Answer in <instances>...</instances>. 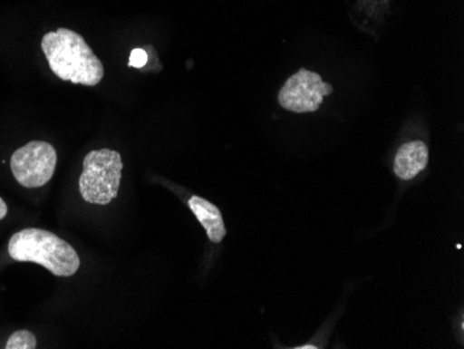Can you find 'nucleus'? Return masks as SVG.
I'll return each instance as SVG.
<instances>
[{
  "instance_id": "nucleus-2",
  "label": "nucleus",
  "mask_w": 464,
  "mask_h": 349,
  "mask_svg": "<svg viewBox=\"0 0 464 349\" xmlns=\"http://www.w3.org/2000/svg\"><path fill=\"white\" fill-rule=\"evenodd\" d=\"M9 255L15 262L41 265L57 277H72L81 265L80 257L69 242L41 228H25L12 236Z\"/></svg>"
},
{
  "instance_id": "nucleus-9",
  "label": "nucleus",
  "mask_w": 464,
  "mask_h": 349,
  "mask_svg": "<svg viewBox=\"0 0 464 349\" xmlns=\"http://www.w3.org/2000/svg\"><path fill=\"white\" fill-rule=\"evenodd\" d=\"M146 63H148V53L143 49H134L130 57L129 66L140 69V67H145Z\"/></svg>"
},
{
  "instance_id": "nucleus-4",
  "label": "nucleus",
  "mask_w": 464,
  "mask_h": 349,
  "mask_svg": "<svg viewBox=\"0 0 464 349\" xmlns=\"http://www.w3.org/2000/svg\"><path fill=\"white\" fill-rule=\"evenodd\" d=\"M57 153L51 143L33 141L18 148L10 159L13 176L25 189L46 186L56 170Z\"/></svg>"
},
{
  "instance_id": "nucleus-6",
  "label": "nucleus",
  "mask_w": 464,
  "mask_h": 349,
  "mask_svg": "<svg viewBox=\"0 0 464 349\" xmlns=\"http://www.w3.org/2000/svg\"><path fill=\"white\" fill-rule=\"evenodd\" d=\"M429 163V148L423 141H411L399 148L393 170L401 179H413Z\"/></svg>"
},
{
  "instance_id": "nucleus-5",
  "label": "nucleus",
  "mask_w": 464,
  "mask_h": 349,
  "mask_svg": "<svg viewBox=\"0 0 464 349\" xmlns=\"http://www.w3.org/2000/svg\"><path fill=\"white\" fill-rule=\"evenodd\" d=\"M333 85L317 73L301 69L286 80L278 93V103L294 113H313L322 106L324 96L333 93Z\"/></svg>"
},
{
  "instance_id": "nucleus-3",
  "label": "nucleus",
  "mask_w": 464,
  "mask_h": 349,
  "mask_svg": "<svg viewBox=\"0 0 464 349\" xmlns=\"http://www.w3.org/2000/svg\"><path fill=\"white\" fill-rule=\"evenodd\" d=\"M122 159L117 150H91L83 158L78 187L81 197L91 205H109L116 199L121 182Z\"/></svg>"
},
{
  "instance_id": "nucleus-8",
  "label": "nucleus",
  "mask_w": 464,
  "mask_h": 349,
  "mask_svg": "<svg viewBox=\"0 0 464 349\" xmlns=\"http://www.w3.org/2000/svg\"><path fill=\"white\" fill-rule=\"evenodd\" d=\"M6 349H35L36 338L35 335L27 330H20V332L13 333L7 340Z\"/></svg>"
},
{
  "instance_id": "nucleus-7",
  "label": "nucleus",
  "mask_w": 464,
  "mask_h": 349,
  "mask_svg": "<svg viewBox=\"0 0 464 349\" xmlns=\"http://www.w3.org/2000/svg\"><path fill=\"white\" fill-rule=\"evenodd\" d=\"M188 207L197 216L198 221L202 224V228L208 233V239L213 244L223 242L227 236V230L220 209L212 202L197 197V195L188 200Z\"/></svg>"
},
{
  "instance_id": "nucleus-10",
  "label": "nucleus",
  "mask_w": 464,
  "mask_h": 349,
  "mask_svg": "<svg viewBox=\"0 0 464 349\" xmlns=\"http://www.w3.org/2000/svg\"><path fill=\"white\" fill-rule=\"evenodd\" d=\"M7 216V205L2 198H0V220H4Z\"/></svg>"
},
{
  "instance_id": "nucleus-1",
  "label": "nucleus",
  "mask_w": 464,
  "mask_h": 349,
  "mask_svg": "<svg viewBox=\"0 0 464 349\" xmlns=\"http://www.w3.org/2000/svg\"><path fill=\"white\" fill-rule=\"evenodd\" d=\"M42 51L52 72L60 80L87 87H95L103 80L101 59L93 53L83 36L75 31L59 28L45 34L42 38Z\"/></svg>"
}]
</instances>
